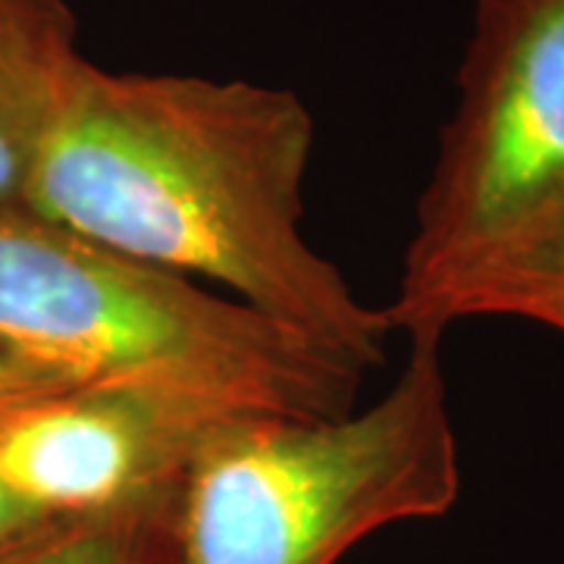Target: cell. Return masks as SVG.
Wrapping results in <instances>:
<instances>
[{
    "label": "cell",
    "mask_w": 564,
    "mask_h": 564,
    "mask_svg": "<svg viewBox=\"0 0 564 564\" xmlns=\"http://www.w3.org/2000/svg\"><path fill=\"white\" fill-rule=\"evenodd\" d=\"M180 492L110 511L51 514L3 545L0 564H176Z\"/></svg>",
    "instance_id": "ba28073f"
},
{
    "label": "cell",
    "mask_w": 564,
    "mask_h": 564,
    "mask_svg": "<svg viewBox=\"0 0 564 564\" xmlns=\"http://www.w3.org/2000/svg\"><path fill=\"white\" fill-rule=\"evenodd\" d=\"M0 345L76 383H158L333 421L361 370L261 311L76 232L0 210Z\"/></svg>",
    "instance_id": "7a4b0ae2"
},
{
    "label": "cell",
    "mask_w": 564,
    "mask_h": 564,
    "mask_svg": "<svg viewBox=\"0 0 564 564\" xmlns=\"http://www.w3.org/2000/svg\"><path fill=\"white\" fill-rule=\"evenodd\" d=\"M251 411L180 386H76L0 417V480L44 514L163 499L204 443Z\"/></svg>",
    "instance_id": "5b68a950"
},
{
    "label": "cell",
    "mask_w": 564,
    "mask_h": 564,
    "mask_svg": "<svg viewBox=\"0 0 564 564\" xmlns=\"http://www.w3.org/2000/svg\"><path fill=\"white\" fill-rule=\"evenodd\" d=\"M467 317H521L564 333V217L445 289L408 333H445Z\"/></svg>",
    "instance_id": "52a82bcc"
},
{
    "label": "cell",
    "mask_w": 564,
    "mask_h": 564,
    "mask_svg": "<svg viewBox=\"0 0 564 564\" xmlns=\"http://www.w3.org/2000/svg\"><path fill=\"white\" fill-rule=\"evenodd\" d=\"M44 518H51V514H44L32 502H25L17 489H10L0 480V549L20 540L22 533H29Z\"/></svg>",
    "instance_id": "30bf717a"
},
{
    "label": "cell",
    "mask_w": 564,
    "mask_h": 564,
    "mask_svg": "<svg viewBox=\"0 0 564 564\" xmlns=\"http://www.w3.org/2000/svg\"><path fill=\"white\" fill-rule=\"evenodd\" d=\"M564 217V0H477L458 104L386 317L408 333L492 258Z\"/></svg>",
    "instance_id": "277c9868"
},
{
    "label": "cell",
    "mask_w": 564,
    "mask_h": 564,
    "mask_svg": "<svg viewBox=\"0 0 564 564\" xmlns=\"http://www.w3.org/2000/svg\"><path fill=\"white\" fill-rule=\"evenodd\" d=\"M314 117L289 88L85 61L25 182L22 214L207 276L358 370L386 361V311L302 236Z\"/></svg>",
    "instance_id": "6da1fadb"
},
{
    "label": "cell",
    "mask_w": 564,
    "mask_h": 564,
    "mask_svg": "<svg viewBox=\"0 0 564 564\" xmlns=\"http://www.w3.org/2000/svg\"><path fill=\"white\" fill-rule=\"evenodd\" d=\"M73 377H66L61 370L47 367V364L32 361L20 351H10L0 345V417L29 408V404H39L44 399H54L63 395L69 389H76Z\"/></svg>",
    "instance_id": "9c48e42d"
},
{
    "label": "cell",
    "mask_w": 564,
    "mask_h": 564,
    "mask_svg": "<svg viewBox=\"0 0 564 564\" xmlns=\"http://www.w3.org/2000/svg\"><path fill=\"white\" fill-rule=\"evenodd\" d=\"M411 336L380 402L333 421L251 411L214 433L176 508V564H336L370 533L443 518L462 492L443 333Z\"/></svg>",
    "instance_id": "3957f363"
},
{
    "label": "cell",
    "mask_w": 564,
    "mask_h": 564,
    "mask_svg": "<svg viewBox=\"0 0 564 564\" xmlns=\"http://www.w3.org/2000/svg\"><path fill=\"white\" fill-rule=\"evenodd\" d=\"M82 66L66 0H0V210L22 214L29 173Z\"/></svg>",
    "instance_id": "8992f818"
}]
</instances>
